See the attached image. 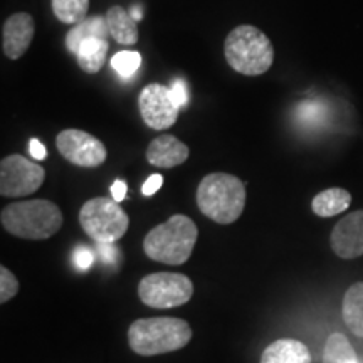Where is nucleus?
I'll list each match as a JSON object with an SVG mask.
<instances>
[{
    "instance_id": "12",
    "label": "nucleus",
    "mask_w": 363,
    "mask_h": 363,
    "mask_svg": "<svg viewBox=\"0 0 363 363\" xmlns=\"http://www.w3.org/2000/svg\"><path fill=\"white\" fill-rule=\"evenodd\" d=\"M35 26L30 13L17 12L4 22L2 51L9 59H21L34 39Z\"/></svg>"
},
{
    "instance_id": "13",
    "label": "nucleus",
    "mask_w": 363,
    "mask_h": 363,
    "mask_svg": "<svg viewBox=\"0 0 363 363\" xmlns=\"http://www.w3.org/2000/svg\"><path fill=\"white\" fill-rule=\"evenodd\" d=\"M190 150L174 135H160L148 145L147 160L158 169H174L187 162Z\"/></svg>"
},
{
    "instance_id": "8",
    "label": "nucleus",
    "mask_w": 363,
    "mask_h": 363,
    "mask_svg": "<svg viewBox=\"0 0 363 363\" xmlns=\"http://www.w3.org/2000/svg\"><path fill=\"white\" fill-rule=\"evenodd\" d=\"M45 170L22 155H9L0 162V194L21 199L38 192L44 184Z\"/></svg>"
},
{
    "instance_id": "18",
    "label": "nucleus",
    "mask_w": 363,
    "mask_h": 363,
    "mask_svg": "<svg viewBox=\"0 0 363 363\" xmlns=\"http://www.w3.org/2000/svg\"><path fill=\"white\" fill-rule=\"evenodd\" d=\"M352 203V195L345 189H326L313 199L311 208L320 217H333L347 211Z\"/></svg>"
},
{
    "instance_id": "24",
    "label": "nucleus",
    "mask_w": 363,
    "mask_h": 363,
    "mask_svg": "<svg viewBox=\"0 0 363 363\" xmlns=\"http://www.w3.org/2000/svg\"><path fill=\"white\" fill-rule=\"evenodd\" d=\"M93 262H94V254H93V251H91V249L84 247V246L76 247V251H74V264H76V267H78L79 271L89 269Z\"/></svg>"
},
{
    "instance_id": "11",
    "label": "nucleus",
    "mask_w": 363,
    "mask_h": 363,
    "mask_svg": "<svg viewBox=\"0 0 363 363\" xmlns=\"http://www.w3.org/2000/svg\"><path fill=\"white\" fill-rule=\"evenodd\" d=\"M331 249L342 259L363 256V211L345 216L331 233Z\"/></svg>"
},
{
    "instance_id": "6",
    "label": "nucleus",
    "mask_w": 363,
    "mask_h": 363,
    "mask_svg": "<svg viewBox=\"0 0 363 363\" xmlns=\"http://www.w3.org/2000/svg\"><path fill=\"white\" fill-rule=\"evenodd\" d=\"M79 224L94 242H116L126 234L130 217L113 199H91L81 207Z\"/></svg>"
},
{
    "instance_id": "9",
    "label": "nucleus",
    "mask_w": 363,
    "mask_h": 363,
    "mask_svg": "<svg viewBox=\"0 0 363 363\" xmlns=\"http://www.w3.org/2000/svg\"><path fill=\"white\" fill-rule=\"evenodd\" d=\"M56 147L62 157L72 165L94 169L103 165L108 152L101 140L83 130H62L56 138Z\"/></svg>"
},
{
    "instance_id": "15",
    "label": "nucleus",
    "mask_w": 363,
    "mask_h": 363,
    "mask_svg": "<svg viewBox=\"0 0 363 363\" xmlns=\"http://www.w3.org/2000/svg\"><path fill=\"white\" fill-rule=\"evenodd\" d=\"M106 22L110 27V35L115 43L123 45H133L138 43V22L131 13L121 6H113L106 12Z\"/></svg>"
},
{
    "instance_id": "5",
    "label": "nucleus",
    "mask_w": 363,
    "mask_h": 363,
    "mask_svg": "<svg viewBox=\"0 0 363 363\" xmlns=\"http://www.w3.org/2000/svg\"><path fill=\"white\" fill-rule=\"evenodd\" d=\"M224 54L229 66L244 76H261L274 62V48L257 27L242 24L234 27L224 43Z\"/></svg>"
},
{
    "instance_id": "16",
    "label": "nucleus",
    "mask_w": 363,
    "mask_h": 363,
    "mask_svg": "<svg viewBox=\"0 0 363 363\" xmlns=\"http://www.w3.org/2000/svg\"><path fill=\"white\" fill-rule=\"evenodd\" d=\"M99 38V39H108L110 35V27H108L106 17L101 16H93L84 19L79 24H76L69 33L66 34V48L67 51L72 52L76 56L79 45L84 43V40Z\"/></svg>"
},
{
    "instance_id": "30",
    "label": "nucleus",
    "mask_w": 363,
    "mask_h": 363,
    "mask_svg": "<svg viewBox=\"0 0 363 363\" xmlns=\"http://www.w3.org/2000/svg\"><path fill=\"white\" fill-rule=\"evenodd\" d=\"M130 13H131V17H133V19H135L136 22L142 19V13H140V9H138V7H135L133 11H131Z\"/></svg>"
},
{
    "instance_id": "29",
    "label": "nucleus",
    "mask_w": 363,
    "mask_h": 363,
    "mask_svg": "<svg viewBox=\"0 0 363 363\" xmlns=\"http://www.w3.org/2000/svg\"><path fill=\"white\" fill-rule=\"evenodd\" d=\"M111 195L113 201L121 202L126 197V184L123 180H116L115 184L111 185Z\"/></svg>"
},
{
    "instance_id": "2",
    "label": "nucleus",
    "mask_w": 363,
    "mask_h": 363,
    "mask_svg": "<svg viewBox=\"0 0 363 363\" xmlns=\"http://www.w3.org/2000/svg\"><path fill=\"white\" fill-rule=\"evenodd\" d=\"M197 206L217 224H233L246 207V185L235 175L216 172L203 177L197 189Z\"/></svg>"
},
{
    "instance_id": "22",
    "label": "nucleus",
    "mask_w": 363,
    "mask_h": 363,
    "mask_svg": "<svg viewBox=\"0 0 363 363\" xmlns=\"http://www.w3.org/2000/svg\"><path fill=\"white\" fill-rule=\"evenodd\" d=\"M111 66L121 78H131L142 66V56L136 51H120L113 56Z\"/></svg>"
},
{
    "instance_id": "7",
    "label": "nucleus",
    "mask_w": 363,
    "mask_h": 363,
    "mask_svg": "<svg viewBox=\"0 0 363 363\" xmlns=\"http://www.w3.org/2000/svg\"><path fill=\"white\" fill-rule=\"evenodd\" d=\"M138 296L142 303L155 310L177 308L192 299L194 284L180 272H153L140 281Z\"/></svg>"
},
{
    "instance_id": "25",
    "label": "nucleus",
    "mask_w": 363,
    "mask_h": 363,
    "mask_svg": "<svg viewBox=\"0 0 363 363\" xmlns=\"http://www.w3.org/2000/svg\"><path fill=\"white\" fill-rule=\"evenodd\" d=\"M96 251L101 261L106 262V264H115L116 262L118 249L113 242H96Z\"/></svg>"
},
{
    "instance_id": "23",
    "label": "nucleus",
    "mask_w": 363,
    "mask_h": 363,
    "mask_svg": "<svg viewBox=\"0 0 363 363\" xmlns=\"http://www.w3.org/2000/svg\"><path fill=\"white\" fill-rule=\"evenodd\" d=\"M19 293V279L6 266L0 267V303H7Z\"/></svg>"
},
{
    "instance_id": "19",
    "label": "nucleus",
    "mask_w": 363,
    "mask_h": 363,
    "mask_svg": "<svg viewBox=\"0 0 363 363\" xmlns=\"http://www.w3.org/2000/svg\"><path fill=\"white\" fill-rule=\"evenodd\" d=\"M343 320L355 337L363 338V283H355L345 293Z\"/></svg>"
},
{
    "instance_id": "28",
    "label": "nucleus",
    "mask_w": 363,
    "mask_h": 363,
    "mask_svg": "<svg viewBox=\"0 0 363 363\" xmlns=\"http://www.w3.org/2000/svg\"><path fill=\"white\" fill-rule=\"evenodd\" d=\"M30 155H33L34 160H44L45 157H48V150L43 143L39 142L38 138H33L30 140Z\"/></svg>"
},
{
    "instance_id": "26",
    "label": "nucleus",
    "mask_w": 363,
    "mask_h": 363,
    "mask_svg": "<svg viewBox=\"0 0 363 363\" xmlns=\"http://www.w3.org/2000/svg\"><path fill=\"white\" fill-rule=\"evenodd\" d=\"M170 93H172V99H174L177 106L184 108L185 104H187L189 93H187V86H185L184 81H180V79L175 81V83L172 84Z\"/></svg>"
},
{
    "instance_id": "20",
    "label": "nucleus",
    "mask_w": 363,
    "mask_h": 363,
    "mask_svg": "<svg viewBox=\"0 0 363 363\" xmlns=\"http://www.w3.org/2000/svg\"><path fill=\"white\" fill-rule=\"evenodd\" d=\"M323 363H358L357 353L345 335H330L325 345Z\"/></svg>"
},
{
    "instance_id": "10",
    "label": "nucleus",
    "mask_w": 363,
    "mask_h": 363,
    "mask_svg": "<svg viewBox=\"0 0 363 363\" xmlns=\"http://www.w3.org/2000/svg\"><path fill=\"white\" fill-rule=\"evenodd\" d=\"M138 104L143 121L153 130H169L179 118L180 108L172 99L170 88L163 84L152 83L145 86L140 93Z\"/></svg>"
},
{
    "instance_id": "21",
    "label": "nucleus",
    "mask_w": 363,
    "mask_h": 363,
    "mask_svg": "<svg viewBox=\"0 0 363 363\" xmlns=\"http://www.w3.org/2000/svg\"><path fill=\"white\" fill-rule=\"evenodd\" d=\"M52 12L65 24L76 26L88 19L89 0H51Z\"/></svg>"
},
{
    "instance_id": "27",
    "label": "nucleus",
    "mask_w": 363,
    "mask_h": 363,
    "mask_svg": "<svg viewBox=\"0 0 363 363\" xmlns=\"http://www.w3.org/2000/svg\"><path fill=\"white\" fill-rule=\"evenodd\" d=\"M162 185H163V177L162 175H158V174L150 175L148 179H147V182H145V184H143L142 194L147 195V197H150V195L157 194L158 190H160Z\"/></svg>"
},
{
    "instance_id": "3",
    "label": "nucleus",
    "mask_w": 363,
    "mask_h": 363,
    "mask_svg": "<svg viewBox=\"0 0 363 363\" xmlns=\"http://www.w3.org/2000/svg\"><path fill=\"white\" fill-rule=\"evenodd\" d=\"M192 340V328L185 320L170 316L142 318L131 323L128 343L142 357L177 352Z\"/></svg>"
},
{
    "instance_id": "14",
    "label": "nucleus",
    "mask_w": 363,
    "mask_h": 363,
    "mask_svg": "<svg viewBox=\"0 0 363 363\" xmlns=\"http://www.w3.org/2000/svg\"><path fill=\"white\" fill-rule=\"evenodd\" d=\"M261 363H311L310 350L298 340H276L262 352Z\"/></svg>"
},
{
    "instance_id": "4",
    "label": "nucleus",
    "mask_w": 363,
    "mask_h": 363,
    "mask_svg": "<svg viewBox=\"0 0 363 363\" xmlns=\"http://www.w3.org/2000/svg\"><path fill=\"white\" fill-rule=\"evenodd\" d=\"M62 220L61 208L44 199L9 203L0 214V222L9 234L30 240L52 238L62 227Z\"/></svg>"
},
{
    "instance_id": "17",
    "label": "nucleus",
    "mask_w": 363,
    "mask_h": 363,
    "mask_svg": "<svg viewBox=\"0 0 363 363\" xmlns=\"http://www.w3.org/2000/svg\"><path fill=\"white\" fill-rule=\"evenodd\" d=\"M108 51H110V43H108V39L93 38L84 40V43L79 45L78 52H76V59H78V65L84 72H88V74H96L98 71H101L104 62H106Z\"/></svg>"
},
{
    "instance_id": "1",
    "label": "nucleus",
    "mask_w": 363,
    "mask_h": 363,
    "mask_svg": "<svg viewBox=\"0 0 363 363\" xmlns=\"http://www.w3.org/2000/svg\"><path fill=\"white\" fill-rule=\"evenodd\" d=\"M197 238L195 222L184 214H175L145 235L143 251L152 261L180 266L190 259Z\"/></svg>"
}]
</instances>
